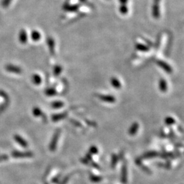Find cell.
<instances>
[{
    "instance_id": "obj_1",
    "label": "cell",
    "mask_w": 184,
    "mask_h": 184,
    "mask_svg": "<svg viewBox=\"0 0 184 184\" xmlns=\"http://www.w3.org/2000/svg\"><path fill=\"white\" fill-rule=\"evenodd\" d=\"M60 133H61V130H60L59 129H58L53 135L52 140H51V142L50 143V146H49V149L51 152H55L57 148V142H58V140H59Z\"/></svg>"
},
{
    "instance_id": "obj_2",
    "label": "cell",
    "mask_w": 184,
    "mask_h": 184,
    "mask_svg": "<svg viewBox=\"0 0 184 184\" xmlns=\"http://www.w3.org/2000/svg\"><path fill=\"white\" fill-rule=\"evenodd\" d=\"M96 96L100 100L107 102V103H114L116 101L115 98L111 95L108 94H102V93H98Z\"/></svg>"
},
{
    "instance_id": "obj_3",
    "label": "cell",
    "mask_w": 184,
    "mask_h": 184,
    "mask_svg": "<svg viewBox=\"0 0 184 184\" xmlns=\"http://www.w3.org/2000/svg\"><path fill=\"white\" fill-rule=\"evenodd\" d=\"M160 0H154L153 6V10H152V14L153 17L155 19H159L160 16Z\"/></svg>"
},
{
    "instance_id": "obj_4",
    "label": "cell",
    "mask_w": 184,
    "mask_h": 184,
    "mask_svg": "<svg viewBox=\"0 0 184 184\" xmlns=\"http://www.w3.org/2000/svg\"><path fill=\"white\" fill-rule=\"evenodd\" d=\"M156 63L158 65V66L162 68L163 70L166 72H167V73H171V72H173V69H172L171 66L168 64V63L163 61V60H158Z\"/></svg>"
},
{
    "instance_id": "obj_5",
    "label": "cell",
    "mask_w": 184,
    "mask_h": 184,
    "mask_svg": "<svg viewBox=\"0 0 184 184\" xmlns=\"http://www.w3.org/2000/svg\"><path fill=\"white\" fill-rule=\"evenodd\" d=\"M121 182L123 184H126L128 182V169L126 163H124L122 166V175H121Z\"/></svg>"
},
{
    "instance_id": "obj_6",
    "label": "cell",
    "mask_w": 184,
    "mask_h": 184,
    "mask_svg": "<svg viewBox=\"0 0 184 184\" xmlns=\"http://www.w3.org/2000/svg\"><path fill=\"white\" fill-rule=\"evenodd\" d=\"M6 70L8 72H13V73H16V74H20L22 72L21 68L18 67V66L11 65V64H8L6 66Z\"/></svg>"
},
{
    "instance_id": "obj_7",
    "label": "cell",
    "mask_w": 184,
    "mask_h": 184,
    "mask_svg": "<svg viewBox=\"0 0 184 184\" xmlns=\"http://www.w3.org/2000/svg\"><path fill=\"white\" fill-rule=\"evenodd\" d=\"M138 128H139V124H138V123L134 122L129 129V130H128L129 134L130 136H134L137 133Z\"/></svg>"
},
{
    "instance_id": "obj_8",
    "label": "cell",
    "mask_w": 184,
    "mask_h": 184,
    "mask_svg": "<svg viewBox=\"0 0 184 184\" xmlns=\"http://www.w3.org/2000/svg\"><path fill=\"white\" fill-rule=\"evenodd\" d=\"M19 39L21 43L22 44H25L28 41V34L25 29H21L20 31L19 36Z\"/></svg>"
},
{
    "instance_id": "obj_9",
    "label": "cell",
    "mask_w": 184,
    "mask_h": 184,
    "mask_svg": "<svg viewBox=\"0 0 184 184\" xmlns=\"http://www.w3.org/2000/svg\"><path fill=\"white\" fill-rule=\"evenodd\" d=\"M47 44L49 47V51L51 53L52 55L55 54V41H54L52 38H47Z\"/></svg>"
},
{
    "instance_id": "obj_10",
    "label": "cell",
    "mask_w": 184,
    "mask_h": 184,
    "mask_svg": "<svg viewBox=\"0 0 184 184\" xmlns=\"http://www.w3.org/2000/svg\"><path fill=\"white\" fill-rule=\"evenodd\" d=\"M159 89L161 91V92H163V93H164L167 91V89H168L167 82V81L164 79V78H161V79L160 80Z\"/></svg>"
},
{
    "instance_id": "obj_11",
    "label": "cell",
    "mask_w": 184,
    "mask_h": 184,
    "mask_svg": "<svg viewBox=\"0 0 184 184\" xmlns=\"http://www.w3.org/2000/svg\"><path fill=\"white\" fill-rule=\"evenodd\" d=\"M159 155V153L157 152H155V151H152V152H147L145 153H144L143 156L141 157V159H150V158H155V157L158 156Z\"/></svg>"
},
{
    "instance_id": "obj_12",
    "label": "cell",
    "mask_w": 184,
    "mask_h": 184,
    "mask_svg": "<svg viewBox=\"0 0 184 184\" xmlns=\"http://www.w3.org/2000/svg\"><path fill=\"white\" fill-rule=\"evenodd\" d=\"M16 158H29L33 156L32 152H14L13 153Z\"/></svg>"
},
{
    "instance_id": "obj_13",
    "label": "cell",
    "mask_w": 184,
    "mask_h": 184,
    "mask_svg": "<svg viewBox=\"0 0 184 184\" xmlns=\"http://www.w3.org/2000/svg\"><path fill=\"white\" fill-rule=\"evenodd\" d=\"M111 84L116 89H120L122 87V83L117 77H112L111 79Z\"/></svg>"
},
{
    "instance_id": "obj_14",
    "label": "cell",
    "mask_w": 184,
    "mask_h": 184,
    "mask_svg": "<svg viewBox=\"0 0 184 184\" xmlns=\"http://www.w3.org/2000/svg\"><path fill=\"white\" fill-rule=\"evenodd\" d=\"M78 8H79V6L77 4H66L64 6L65 10L68 12H77Z\"/></svg>"
},
{
    "instance_id": "obj_15",
    "label": "cell",
    "mask_w": 184,
    "mask_h": 184,
    "mask_svg": "<svg viewBox=\"0 0 184 184\" xmlns=\"http://www.w3.org/2000/svg\"><path fill=\"white\" fill-rule=\"evenodd\" d=\"M66 116H67V113L66 112L59 113V114L53 115L52 116V120L53 121V122H58V121L64 119Z\"/></svg>"
},
{
    "instance_id": "obj_16",
    "label": "cell",
    "mask_w": 184,
    "mask_h": 184,
    "mask_svg": "<svg viewBox=\"0 0 184 184\" xmlns=\"http://www.w3.org/2000/svg\"><path fill=\"white\" fill-rule=\"evenodd\" d=\"M14 138H15V140L17 141V143H19L21 146H23L24 147H28V143H27L26 141L24 140L22 137H21L20 136L15 135Z\"/></svg>"
},
{
    "instance_id": "obj_17",
    "label": "cell",
    "mask_w": 184,
    "mask_h": 184,
    "mask_svg": "<svg viewBox=\"0 0 184 184\" xmlns=\"http://www.w3.org/2000/svg\"><path fill=\"white\" fill-rule=\"evenodd\" d=\"M31 38L34 41H38L41 38L40 33L36 30H34L31 33Z\"/></svg>"
},
{
    "instance_id": "obj_18",
    "label": "cell",
    "mask_w": 184,
    "mask_h": 184,
    "mask_svg": "<svg viewBox=\"0 0 184 184\" xmlns=\"http://www.w3.org/2000/svg\"><path fill=\"white\" fill-rule=\"evenodd\" d=\"M136 47H137V50L143 51V52H147V51H149V47H147V45H145L142 43H137V45H136Z\"/></svg>"
},
{
    "instance_id": "obj_19",
    "label": "cell",
    "mask_w": 184,
    "mask_h": 184,
    "mask_svg": "<svg viewBox=\"0 0 184 184\" xmlns=\"http://www.w3.org/2000/svg\"><path fill=\"white\" fill-rule=\"evenodd\" d=\"M32 81L35 85H40L42 83V78L39 74H35L32 76Z\"/></svg>"
},
{
    "instance_id": "obj_20",
    "label": "cell",
    "mask_w": 184,
    "mask_h": 184,
    "mask_svg": "<svg viewBox=\"0 0 184 184\" xmlns=\"http://www.w3.org/2000/svg\"><path fill=\"white\" fill-rule=\"evenodd\" d=\"M118 160H119L118 156H117L115 153H113V154H112V157H111V167H112L113 168L115 167L117 162H118Z\"/></svg>"
},
{
    "instance_id": "obj_21",
    "label": "cell",
    "mask_w": 184,
    "mask_h": 184,
    "mask_svg": "<svg viewBox=\"0 0 184 184\" xmlns=\"http://www.w3.org/2000/svg\"><path fill=\"white\" fill-rule=\"evenodd\" d=\"M53 108H56V109H58V108H61L64 106V103L62 101H55L53 102L52 104H51Z\"/></svg>"
},
{
    "instance_id": "obj_22",
    "label": "cell",
    "mask_w": 184,
    "mask_h": 184,
    "mask_svg": "<svg viewBox=\"0 0 184 184\" xmlns=\"http://www.w3.org/2000/svg\"><path fill=\"white\" fill-rule=\"evenodd\" d=\"M103 179V178L98 175H91L89 177V180L93 183H99Z\"/></svg>"
},
{
    "instance_id": "obj_23",
    "label": "cell",
    "mask_w": 184,
    "mask_h": 184,
    "mask_svg": "<svg viewBox=\"0 0 184 184\" xmlns=\"http://www.w3.org/2000/svg\"><path fill=\"white\" fill-rule=\"evenodd\" d=\"M175 119L173 117H166L165 119V123L167 124V126H171V125H173L175 123Z\"/></svg>"
},
{
    "instance_id": "obj_24",
    "label": "cell",
    "mask_w": 184,
    "mask_h": 184,
    "mask_svg": "<svg viewBox=\"0 0 184 184\" xmlns=\"http://www.w3.org/2000/svg\"><path fill=\"white\" fill-rule=\"evenodd\" d=\"M33 114H34V116L36 117L43 116V113L42 112V111L38 107H35L34 109H33Z\"/></svg>"
},
{
    "instance_id": "obj_25",
    "label": "cell",
    "mask_w": 184,
    "mask_h": 184,
    "mask_svg": "<svg viewBox=\"0 0 184 184\" xmlns=\"http://www.w3.org/2000/svg\"><path fill=\"white\" fill-rule=\"evenodd\" d=\"M62 72V66H56L55 68H54L53 73L55 75V76H58V75H59Z\"/></svg>"
},
{
    "instance_id": "obj_26",
    "label": "cell",
    "mask_w": 184,
    "mask_h": 184,
    "mask_svg": "<svg viewBox=\"0 0 184 184\" xmlns=\"http://www.w3.org/2000/svg\"><path fill=\"white\" fill-rule=\"evenodd\" d=\"M45 93H46V94L47 96H55L57 92L55 90V89L53 88H49V89H47L46 90V92H45Z\"/></svg>"
},
{
    "instance_id": "obj_27",
    "label": "cell",
    "mask_w": 184,
    "mask_h": 184,
    "mask_svg": "<svg viewBox=\"0 0 184 184\" xmlns=\"http://www.w3.org/2000/svg\"><path fill=\"white\" fill-rule=\"evenodd\" d=\"M120 13L123 14H126L128 13V8L126 5H122L119 8Z\"/></svg>"
},
{
    "instance_id": "obj_28",
    "label": "cell",
    "mask_w": 184,
    "mask_h": 184,
    "mask_svg": "<svg viewBox=\"0 0 184 184\" xmlns=\"http://www.w3.org/2000/svg\"><path fill=\"white\" fill-rule=\"evenodd\" d=\"M89 152V153H90V154H92H92H97V153H98V149L97 148V147L93 145L90 147Z\"/></svg>"
},
{
    "instance_id": "obj_29",
    "label": "cell",
    "mask_w": 184,
    "mask_h": 184,
    "mask_svg": "<svg viewBox=\"0 0 184 184\" xmlns=\"http://www.w3.org/2000/svg\"><path fill=\"white\" fill-rule=\"evenodd\" d=\"M12 0H3L2 2V6L4 8H7L10 5Z\"/></svg>"
},
{
    "instance_id": "obj_30",
    "label": "cell",
    "mask_w": 184,
    "mask_h": 184,
    "mask_svg": "<svg viewBox=\"0 0 184 184\" xmlns=\"http://www.w3.org/2000/svg\"><path fill=\"white\" fill-rule=\"evenodd\" d=\"M140 167L142 168V169H143L145 172H147V173H151V171L147 167H145V166H143V164H141V165H140Z\"/></svg>"
},
{
    "instance_id": "obj_31",
    "label": "cell",
    "mask_w": 184,
    "mask_h": 184,
    "mask_svg": "<svg viewBox=\"0 0 184 184\" xmlns=\"http://www.w3.org/2000/svg\"><path fill=\"white\" fill-rule=\"evenodd\" d=\"M71 122H72V123H73V125L76 126H78V127H81V125L79 123L77 122V121H71Z\"/></svg>"
},
{
    "instance_id": "obj_32",
    "label": "cell",
    "mask_w": 184,
    "mask_h": 184,
    "mask_svg": "<svg viewBox=\"0 0 184 184\" xmlns=\"http://www.w3.org/2000/svg\"><path fill=\"white\" fill-rule=\"evenodd\" d=\"M128 2V0H119V2L122 4V5H126Z\"/></svg>"
},
{
    "instance_id": "obj_33",
    "label": "cell",
    "mask_w": 184,
    "mask_h": 184,
    "mask_svg": "<svg viewBox=\"0 0 184 184\" xmlns=\"http://www.w3.org/2000/svg\"><path fill=\"white\" fill-rule=\"evenodd\" d=\"M80 2H82V3H85V2H87V0H80Z\"/></svg>"
}]
</instances>
